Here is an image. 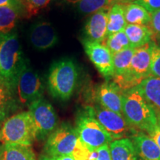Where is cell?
Returning <instances> with one entry per match:
<instances>
[{
	"mask_svg": "<svg viewBox=\"0 0 160 160\" xmlns=\"http://www.w3.org/2000/svg\"><path fill=\"white\" fill-rule=\"evenodd\" d=\"M122 115L131 127L148 135L159 125L157 112L136 88L122 92Z\"/></svg>",
	"mask_w": 160,
	"mask_h": 160,
	"instance_id": "obj_1",
	"label": "cell"
},
{
	"mask_svg": "<svg viewBox=\"0 0 160 160\" xmlns=\"http://www.w3.org/2000/svg\"><path fill=\"white\" fill-rule=\"evenodd\" d=\"M91 151L80 140L75 128L62 123L46 139L42 154L49 157L71 156L75 160H88Z\"/></svg>",
	"mask_w": 160,
	"mask_h": 160,
	"instance_id": "obj_2",
	"label": "cell"
},
{
	"mask_svg": "<svg viewBox=\"0 0 160 160\" xmlns=\"http://www.w3.org/2000/svg\"><path fill=\"white\" fill-rule=\"evenodd\" d=\"M79 72L71 58H62L52 64L48 74V89L53 98L68 101L74 93Z\"/></svg>",
	"mask_w": 160,
	"mask_h": 160,
	"instance_id": "obj_3",
	"label": "cell"
},
{
	"mask_svg": "<svg viewBox=\"0 0 160 160\" xmlns=\"http://www.w3.org/2000/svg\"><path fill=\"white\" fill-rule=\"evenodd\" d=\"M26 60L17 33L0 36V77L15 87Z\"/></svg>",
	"mask_w": 160,
	"mask_h": 160,
	"instance_id": "obj_4",
	"label": "cell"
},
{
	"mask_svg": "<svg viewBox=\"0 0 160 160\" xmlns=\"http://www.w3.org/2000/svg\"><path fill=\"white\" fill-rule=\"evenodd\" d=\"M37 139V132L28 111L21 112L8 118L2 125L0 142L31 146Z\"/></svg>",
	"mask_w": 160,
	"mask_h": 160,
	"instance_id": "obj_5",
	"label": "cell"
},
{
	"mask_svg": "<svg viewBox=\"0 0 160 160\" xmlns=\"http://www.w3.org/2000/svg\"><path fill=\"white\" fill-rule=\"evenodd\" d=\"M75 130L82 142L91 151L113 141L101 124L85 109L77 117Z\"/></svg>",
	"mask_w": 160,
	"mask_h": 160,
	"instance_id": "obj_6",
	"label": "cell"
},
{
	"mask_svg": "<svg viewBox=\"0 0 160 160\" xmlns=\"http://www.w3.org/2000/svg\"><path fill=\"white\" fill-rule=\"evenodd\" d=\"M152 41L142 47L134 49L128 75L117 85L122 91L137 87L144 79L152 77L151 51L154 45Z\"/></svg>",
	"mask_w": 160,
	"mask_h": 160,
	"instance_id": "obj_7",
	"label": "cell"
},
{
	"mask_svg": "<svg viewBox=\"0 0 160 160\" xmlns=\"http://www.w3.org/2000/svg\"><path fill=\"white\" fill-rule=\"evenodd\" d=\"M85 110L101 124L113 140L131 138L138 132L128 124L122 114L104 108L98 104L87 106Z\"/></svg>",
	"mask_w": 160,
	"mask_h": 160,
	"instance_id": "obj_8",
	"label": "cell"
},
{
	"mask_svg": "<svg viewBox=\"0 0 160 160\" xmlns=\"http://www.w3.org/2000/svg\"><path fill=\"white\" fill-rule=\"evenodd\" d=\"M28 112L37 132V139L44 141L59 126L55 109L48 100L41 97L28 105Z\"/></svg>",
	"mask_w": 160,
	"mask_h": 160,
	"instance_id": "obj_9",
	"label": "cell"
},
{
	"mask_svg": "<svg viewBox=\"0 0 160 160\" xmlns=\"http://www.w3.org/2000/svg\"><path fill=\"white\" fill-rule=\"evenodd\" d=\"M44 90L42 79L39 73L32 68L27 59L18 76L15 85L18 102L22 105H29L35 100L43 97Z\"/></svg>",
	"mask_w": 160,
	"mask_h": 160,
	"instance_id": "obj_10",
	"label": "cell"
},
{
	"mask_svg": "<svg viewBox=\"0 0 160 160\" xmlns=\"http://www.w3.org/2000/svg\"><path fill=\"white\" fill-rule=\"evenodd\" d=\"M82 45L85 53L99 73L106 79L111 80L114 74L113 55L105 45L83 39Z\"/></svg>",
	"mask_w": 160,
	"mask_h": 160,
	"instance_id": "obj_11",
	"label": "cell"
},
{
	"mask_svg": "<svg viewBox=\"0 0 160 160\" xmlns=\"http://www.w3.org/2000/svg\"><path fill=\"white\" fill-rule=\"evenodd\" d=\"M122 92L113 81H106L95 90V101L104 108L122 114Z\"/></svg>",
	"mask_w": 160,
	"mask_h": 160,
	"instance_id": "obj_12",
	"label": "cell"
},
{
	"mask_svg": "<svg viewBox=\"0 0 160 160\" xmlns=\"http://www.w3.org/2000/svg\"><path fill=\"white\" fill-rule=\"evenodd\" d=\"M29 41L38 51H45L53 48L58 42V35L53 26L48 22H39L31 27Z\"/></svg>",
	"mask_w": 160,
	"mask_h": 160,
	"instance_id": "obj_13",
	"label": "cell"
},
{
	"mask_svg": "<svg viewBox=\"0 0 160 160\" xmlns=\"http://www.w3.org/2000/svg\"><path fill=\"white\" fill-rule=\"evenodd\" d=\"M108 11L101 10L90 16L84 28V39L102 43L108 37Z\"/></svg>",
	"mask_w": 160,
	"mask_h": 160,
	"instance_id": "obj_14",
	"label": "cell"
},
{
	"mask_svg": "<svg viewBox=\"0 0 160 160\" xmlns=\"http://www.w3.org/2000/svg\"><path fill=\"white\" fill-rule=\"evenodd\" d=\"M137 151V160H160V149L147 133L138 131L132 137Z\"/></svg>",
	"mask_w": 160,
	"mask_h": 160,
	"instance_id": "obj_15",
	"label": "cell"
},
{
	"mask_svg": "<svg viewBox=\"0 0 160 160\" xmlns=\"http://www.w3.org/2000/svg\"><path fill=\"white\" fill-rule=\"evenodd\" d=\"M15 87L0 77V122H4L18 108Z\"/></svg>",
	"mask_w": 160,
	"mask_h": 160,
	"instance_id": "obj_16",
	"label": "cell"
},
{
	"mask_svg": "<svg viewBox=\"0 0 160 160\" xmlns=\"http://www.w3.org/2000/svg\"><path fill=\"white\" fill-rule=\"evenodd\" d=\"M24 16L23 8L0 6V36L13 33L19 19Z\"/></svg>",
	"mask_w": 160,
	"mask_h": 160,
	"instance_id": "obj_17",
	"label": "cell"
},
{
	"mask_svg": "<svg viewBox=\"0 0 160 160\" xmlns=\"http://www.w3.org/2000/svg\"><path fill=\"white\" fill-rule=\"evenodd\" d=\"M156 111L160 113V78L152 76L135 87Z\"/></svg>",
	"mask_w": 160,
	"mask_h": 160,
	"instance_id": "obj_18",
	"label": "cell"
},
{
	"mask_svg": "<svg viewBox=\"0 0 160 160\" xmlns=\"http://www.w3.org/2000/svg\"><path fill=\"white\" fill-rule=\"evenodd\" d=\"M125 33L133 49L142 47L153 41V32L148 25H127Z\"/></svg>",
	"mask_w": 160,
	"mask_h": 160,
	"instance_id": "obj_19",
	"label": "cell"
},
{
	"mask_svg": "<svg viewBox=\"0 0 160 160\" xmlns=\"http://www.w3.org/2000/svg\"><path fill=\"white\" fill-rule=\"evenodd\" d=\"M109 146L112 160H137L135 146L131 138L113 140Z\"/></svg>",
	"mask_w": 160,
	"mask_h": 160,
	"instance_id": "obj_20",
	"label": "cell"
},
{
	"mask_svg": "<svg viewBox=\"0 0 160 160\" xmlns=\"http://www.w3.org/2000/svg\"><path fill=\"white\" fill-rule=\"evenodd\" d=\"M133 52L134 49L129 48L113 55L114 74L112 80L116 85L122 81L128 73Z\"/></svg>",
	"mask_w": 160,
	"mask_h": 160,
	"instance_id": "obj_21",
	"label": "cell"
},
{
	"mask_svg": "<svg viewBox=\"0 0 160 160\" xmlns=\"http://www.w3.org/2000/svg\"><path fill=\"white\" fill-rule=\"evenodd\" d=\"M124 12L127 25L148 26L151 22V13L135 2L124 4Z\"/></svg>",
	"mask_w": 160,
	"mask_h": 160,
	"instance_id": "obj_22",
	"label": "cell"
},
{
	"mask_svg": "<svg viewBox=\"0 0 160 160\" xmlns=\"http://www.w3.org/2000/svg\"><path fill=\"white\" fill-rule=\"evenodd\" d=\"M2 160H37V156L30 145L5 144Z\"/></svg>",
	"mask_w": 160,
	"mask_h": 160,
	"instance_id": "obj_23",
	"label": "cell"
},
{
	"mask_svg": "<svg viewBox=\"0 0 160 160\" xmlns=\"http://www.w3.org/2000/svg\"><path fill=\"white\" fill-rule=\"evenodd\" d=\"M125 21L124 4H115L108 11V36L125 31Z\"/></svg>",
	"mask_w": 160,
	"mask_h": 160,
	"instance_id": "obj_24",
	"label": "cell"
},
{
	"mask_svg": "<svg viewBox=\"0 0 160 160\" xmlns=\"http://www.w3.org/2000/svg\"><path fill=\"white\" fill-rule=\"evenodd\" d=\"M102 44L105 45L109 49L112 55L131 48L128 39L124 31L108 36Z\"/></svg>",
	"mask_w": 160,
	"mask_h": 160,
	"instance_id": "obj_25",
	"label": "cell"
},
{
	"mask_svg": "<svg viewBox=\"0 0 160 160\" xmlns=\"http://www.w3.org/2000/svg\"><path fill=\"white\" fill-rule=\"evenodd\" d=\"M77 9L79 13L91 15L101 10H108L111 7L110 0H78Z\"/></svg>",
	"mask_w": 160,
	"mask_h": 160,
	"instance_id": "obj_26",
	"label": "cell"
},
{
	"mask_svg": "<svg viewBox=\"0 0 160 160\" xmlns=\"http://www.w3.org/2000/svg\"><path fill=\"white\" fill-rule=\"evenodd\" d=\"M51 0H21L25 16L31 17L48 5Z\"/></svg>",
	"mask_w": 160,
	"mask_h": 160,
	"instance_id": "obj_27",
	"label": "cell"
},
{
	"mask_svg": "<svg viewBox=\"0 0 160 160\" xmlns=\"http://www.w3.org/2000/svg\"><path fill=\"white\" fill-rule=\"evenodd\" d=\"M151 68L153 76L160 78V48L156 43L152 48Z\"/></svg>",
	"mask_w": 160,
	"mask_h": 160,
	"instance_id": "obj_28",
	"label": "cell"
},
{
	"mask_svg": "<svg viewBox=\"0 0 160 160\" xmlns=\"http://www.w3.org/2000/svg\"><path fill=\"white\" fill-rule=\"evenodd\" d=\"M148 27L153 32V42L157 44L160 41V10L151 13V20Z\"/></svg>",
	"mask_w": 160,
	"mask_h": 160,
	"instance_id": "obj_29",
	"label": "cell"
},
{
	"mask_svg": "<svg viewBox=\"0 0 160 160\" xmlns=\"http://www.w3.org/2000/svg\"><path fill=\"white\" fill-rule=\"evenodd\" d=\"M109 145H105L91 151L88 160H112Z\"/></svg>",
	"mask_w": 160,
	"mask_h": 160,
	"instance_id": "obj_30",
	"label": "cell"
},
{
	"mask_svg": "<svg viewBox=\"0 0 160 160\" xmlns=\"http://www.w3.org/2000/svg\"><path fill=\"white\" fill-rule=\"evenodd\" d=\"M133 2L142 6L151 13L160 10V0H137Z\"/></svg>",
	"mask_w": 160,
	"mask_h": 160,
	"instance_id": "obj_31",
	"label": "cell"
},
{
	"mask_svg": "<svg viewBox=\"0 0 160 160\" xmlns=\"http://www.w3.org/2000/svg\"><path fill=\"white\" fill-rule=\"evenodd\" d=\"M39 160H75L74 158L71 156H59V157H49L42 154Z\"/></svg>",
	"mask_w": 160,
	"mask_h": 160,
	"instance_id": "obj_32",
	"label": "cell"
},
{
	"mask_svg": "<svg viewBox=\"0 0 160 160\" xmlns=\"http://www.w3.org/2000/svg\"><path fill=\"white\" fill-rule=\"evenodd\" d=\"M160 149V124L149 134Z\"/></svg>",
	"mask_w": 160,
	"mask_h": 160,
	"instance_id": "obj_33",
	"label": "cell"
},
{
	"mask_svg": "<svg viewBox=\"0 0 160 160\" xmlns=\"http://www.w3.org/2000/svg\"><path fill=\"white\" fill-rule=\"evenodd\" d=\"M0 6H14L23 8L21 0H0Z\"/></svg>",
	"mask_w": 160,
	"mask_h": 160,
	"instance_id": "obj_34",
	"label": "cell"
},
{
	"mask_svg": "<svg viewBox=\"0 0 160 160\" xmlns=\"http://www.w3.org/2000/svg\"><path fill=\"white\" fill-rule=\"evenodd\" d=\"M111 5H115V4H122V0H110Z\"/></svg>",
	"mask_w": 160,
	"mask_h": 160,
	"instance_id": "obj_35",
	"label": "cell"
},
{
	"mask_svg": "<svg viewBox=\"0 0 160 160\" xmlns=\"http://www.w3.org/2000/svg\"><path fill=\"white\" fill-rule=\"evenodd\" d=\"M2 154H3V144L2 145H0V160H2Z\"/></svg>",
	"mask_w": 160,
	"mask_h": 160,
	"instance_id": "obj_36",
	"label": "cell"
},
{
	"mask_svg": "<svg viewBox=\"0 0 160 160\" xmlns=\"http://www.w3.org/2000/svg\"><path fill=\"white\" fill-rule=\"evenodd\" d=\"M137 1V0H122V4H128V3H131L133 2Z\"/></svg>",
	"mask_w": 160,
	"mask_h": 160,
	"instance_id": "obj_37",
	"label": "cell"
},
{
	"mask_svg": "<svg viewBox=\"0 0 160 160\" xmlns=\"http://www.w3.org/2000/svg\"><path fill=\"white\" fill-rule=\"evenodd\" d=\"M157 45L158 46V47H159V48H160V41L159 42H157Z\"/></svg>",
	"mask_w": 160,
	"mask_h": 160,
	"instance_id": "obj_38",
	"label": "cell"
},
{
	"mask_svg": "<svg viewBox=\"0 0 160 160\" xmlns=\"http://www.w3.org/2000/svg\"><path fill=\"white\" fill-rule=\"evenodd\" d=\"M1 130H2V125L0 124V135H1Z\"/></svg>",
	"mask_w": 160,
	"mask_h": 160,
	"instance_id": "obj_39",
	"label": "cell"
},
{
	"mask_svg": "<svg viewBox=\"0 0 160 160\" xmlns=\"http://www.w3.org/2000/svg\"><path fill=\"white\" fill-rule=\"evenodd\" d=\"M158 119H159V124H160V118L158 117Z\"/></svg>",
	"mask_w": 160,
	"mask_h": 160,
	"instance_id": "obj_40",
	"label": "cell"
}]
</instances>
